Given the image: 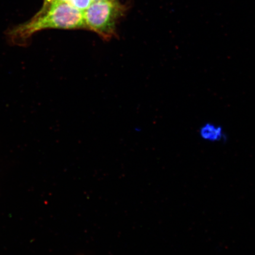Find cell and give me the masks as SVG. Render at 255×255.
Here are the masks:
<instances>
[{
  "label": "cell",
  "mask_w": 255,
  "mask_h": 255,
  "mask_svg": "<svg viewBox=\"0 0 255 255\" xmlns=\"http://www.w3.org/2000/svg\"><path fill=\"white\" fill-rule=\"evenodd\" d=\"M85 28L84 12L79 10L68 2L55 1L43 4L33 18L17 25L9 32L14 43H24L36 32L48 28L75 29Z\"/></svg>",
  "instance_id": "obj_1"
},
{
  "label": "cell",
  "mask_w": 255,
  "mask_h": 255,
  "mask_svg": "<svg viewBox=\"0 0 255 255\" xmlns=\"http://www.w3.org/2000/svg\"><path fill=\"white\" fill-rule=\"evenodd\" d=\"M122 11L116 0L93 1L84 11L85 28L94 31L104 39L113 37L118 18Z\"/></svg>",
  "instance_id": "obj_2"
},
{
  "label": "cell",
  "mask_w": 255,
  "mask_h": 255,
  "mask_svg": "<svg viewBox=\"0 0 255 255\" xmlns=\"http://www.w3.org/2000/svg\"><path fill=\"white\" fill-rule=\"evenodd\" d=\"M199 135L204 141L210 142L224 141L227 138L225 130L222 126L210 122L203 124L200 127Z\"/></svg>",
  "instance_id": "obj_3"
},
{
  "label": "cell",
  "mask_w": 255,
  "mask_h": 255,
  "mask_svg": "<svg viewBox=\"0 0 255 255\" xmlns=\"http://www.w3.org/2000/svg\"><path fill=\"white\" fill-rule=\"evenodd\" d=\"M70 4L79 10L84 12L92 2V0H69Z\"/></svg>",
  "instance_id": "obj_4"
},
{
  "label": "cell",
  "mask_w": 255,
  "mask_h": 255,
  "mask_svg": "<svg viewBox=\"0 0 255 255\" xmlns=\"http://www.w3.org/2000/svg\"><path fill=\"white\" fill-rule=\"evenodd\" d=\"M55 1L68 2L69 1V0H44L43 4H48V3Z\"/></svg>",
  "instance_id": "obj_5"
},
{
  "label": "cell",
  "mask_w": 255,
  "mask_h": 255,
  "mask_svg": "<svg viewBox=\"0 0 255 255\" xmlns=\"http://www.w3.org/2000/svg\"><path fill=\"white\" fill-rule=\"evenodd\" d=\"M98 1H105V0H92V2ZM112 1H114V0H112Z\"/></svg>",
  "instance_id": "obj_6"
}]
</instances>
